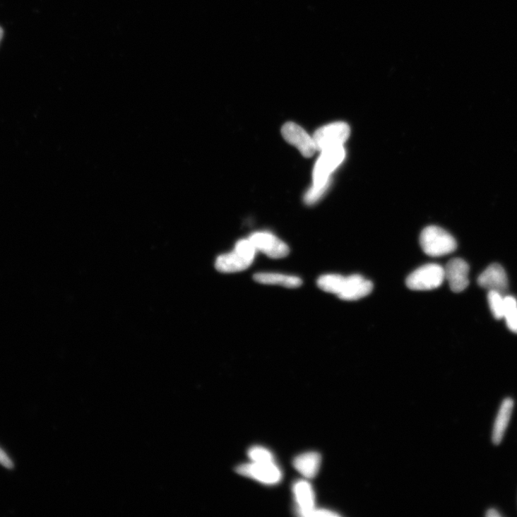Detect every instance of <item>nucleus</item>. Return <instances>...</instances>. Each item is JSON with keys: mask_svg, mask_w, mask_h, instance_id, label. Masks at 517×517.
I'll use <instances>...</instances> for the list:
<instances>
[{"mask_svg": "<svg viewBox=\"0 0 517 517\" xmlns=\"http://www.w3.org/2000/svg\"><path fill=\"white\" fill-rule=\"evenodd\" d=\"M317 283L322 290L347 301L362 299L369 295L373 290L372 283L359 275L345 277L328 274L320 277Z\"/></svg>", "mask_w": 517, "mask_h": 517, "instance_id": "nucleus-1", "label": "nucleus"}, {"mask_svg": "<svg viewBox=\"0 0 517 517\" xmlns=\"http://www.w3.org/2000/svg\"><path fill=\"white\" fill-rule=\"evenodd\" d=\"M420 243L423 251L434 257L448 255L457 248V242L453 237L436 226L428 227L422 232Z\"/></svg>", "mask_w": 517, "mask_h": 517, "instance_id": "nucleus-2", "label": "nucleus"}, {"mask_svg": "<svg viewBox=\"0 0 517 517\" xmlns=\"http://www.w3.org/2000/svg\"><path fill=\"white\" fill-rule=\"evenodd\" d=\"M346 152L343 145L332 147L321 151L314 170V186H329L330 176L343 161Z\"/></svg>", "mask_w": 517, "mask_h": 517, "instance_id": "nucleus-3", "label": "nucleus"}, {"mask_svg": "<svg viewBox=\"0 0 517 517\" xmlns=\"http://www.w3.org/2000/svg\"><path fill=\"white\" fill-rule=\"evenodd\" d=\"M445 280L444 268L438 264H427L412 273L406 285L412 290H431L439 288Z\"/></svg>", "mask_w": 517, "mask_h": 517, "instance_id": "nucleus-4", "label": "nucleus"}, {"mask_svg": "<svg viewBox=\"0 0 517 517\" xmlns=\"http://www.w3.org/2000/svg\"><path fill=\"white\" fill-rule=\"evenodd\" d=\"M350 136V126L345 122H335L326 125L315 133L314 140L317 150L343 145Z\"/></svg>", "mask_w": 517, "mask_h": 517, "instance_id": "nucleus-5", "label": "nucleus"}, {"mask_svg": "<svg viewBox=\"0 0 517 517\" xmlns=\"http://www.w3.org/2000/svg\"><path fill=\"white\" fill-rule=\"evenodd\" d=\"M236 470L242 476L268 485H276L282 479L281 470L275 462L242 464Z\"/></svg>", "mask_w": 517, "mask_h": 517, "instance_id": "nucleus-6", "label": "nucleus"}, {"mask_svg": "<svg viewBox=\"0 0 517 517\" xmlns=\"http://www.w3.org/2000/svg\"><path fill=\"white\" fill-rule=\"evenodd\" d=\"M282 134L287 142L296 147L306 158L313 156L317 150L314 138L295 123L287 122L284 124Z\"/></svg>", "mask_w": 517, "mask_h": 517, "instance_id": "nucleus-7", "label": "nucleus"}, {"mask_svg": "<svg viewBox=\"0 0 517 517\" xmlns=\"http://www.w3.org/2000/svg\"><path fill=\"white\" fill-rule=\"evenodd\" d=\"M249 239L256 251H260L273 258H281L289 254L288 246L281 239L269 232H256Z\"/></svg>", "mask_w": 517, "mask_h": 517, "instance_id": "nucleus-8", "label": "nucleus"}, {"mask_svg": "<svg viewBox=\"0 0 517 517\" xmlns=\"http://www.w3.org/2000/svg\"><path fill=\"white\" fill-rule=\"evenodd\" d=\"M468 263L460 258H455L450 261L444 268L445 279L448 280L451 290L461 292L469 285Z\"/></svg>", "mask_w": 517, "mask_h": 517, "instance_id": "nucleus-9", "label": "nucleus"}, {"mask_svg": "<svg viewBox=\"0 0 517 517\" xmlns=\"http://www.w3.org/2000/svg\"><path fill=\"white\" fill-rule=\"evenodd\" d=\"M293 493L296 501L295 511L298 516L308 517L315 508V493L312 486L307 481L299 480L294 484Z\"/></svg>", "mask_w": 517, "mask_h": 517, "instance_id": "nucleus-10", "label": "nucleus"}, {"mask_svg": "<svg viewBox=\"0 0 517 517\" xmlns=\"http://www.w3.org/2000/svg\"><path fill=\"white\" fill-rule=\"evenodd\" d=\"M479 285L489 291L504 294L508 289V278L504 269L499 264L489 266L479 277Z\"/></svg>", "mask_w": 517, "mask_h": 517, "instance_id": "nucleus-11", "label": "nucleus"}, {"mask_svg": "<svg viewBox=\"0 0 517 517\" xmlns=\"http://www.w3.org/2000/svg\"><path fill=\"white\" fill-rule=\"evenodd\" d=\"M253 261L245 256L239 251L220 255L215 261V267L223 273H234L246 270Z\"/></svg>", "mask_w": 517, "mask_h": 517, "instance_id": "nucleus-12", "label": "nucleus"}, {"mask_svg": "<svg viewBox=\"0 0 517 517\" xmlns=\"http://www.w3.org/2000/svg\"><path fill=\"white\" fill-rule=\"evenodd\" d=\"M321 464V456L316 452H308L297 456L293 460L295 468L308 479L316 477Z\"/></svg>", "mask_w": 517, "mask_h": 517, "instance_id": "nucleus-13", "label": "nucleus"}, {"mask_svg": "<svg viewBox=\"0 0 517 517\" xmlns=\"http://www.w3.org/2000/svg\"><path fill=\"white\" fill-rule=\"evenodd\" d=\"M513 408V401L511 398L505 399L500 407L493 429L492 441L495 445L500 444L503 439Z\"/></svg>", "mask_w": 517, "mask_h": 517, "instance_id": "nucleus-14", "label": "nucleus"}, {"mask_svg": "<svg viewBox=\"0 0 517 517\" xmlns=\"http://www.w3.org/2000/svg\"><path fill=\"white\" fill-rule=\"evenodd\" d=\"M256 282L264 285H276L289 288L299 287L303 281L297 277L280 273H260L254 275Z\"/></svg>", "mask_w": 517, "mask_h": 517, "instance_id": "nucleus-15", "label": "nucleus"}, {"mask_svg": "<svg viewBox=\"0 0 517 517\" xmlns=\"http://www.w3.org/2000/svg\"><path fill=\"white\" fill-rule=\"evenodd\" d=\"M488 302L491 311L497 319L504 316V295L497 291H489Z\"/></svg>", "mask_w": 517, "mask_h": 517, "instance_id": "nucleus-16", "label": "nucleus"}, {"mask_svg": "<svg viewBox=\"0 0 517 517\" xmlns=\"http://www.w3.org/2000/svg\"><path fill=\"white\" fill-rule=\"evenodd\" d=\"M248 456L255 463H268L274 462V456L273 453L261 446H254L248 451Z\"/></svg>", "mask_w": 517, "mask_h": 517, "instance_id": "nucleus-17", "label": "nucleus"}, {"mask_svg": "<svg viewBox=\"0 0 517 517\" xmlns=\"http://www.w3.org/2000/svg\"><path fill=\"white\" fill-rule=\"evenodd\" d=\"M328 186L323 187H313L305 195V202L309 205L316 203L327 191Z\"/></svg>", "mask_w": 517, "mask_h": 517, "instance_id": "nucleus-18", "label": "nucleus"}, {"mask_svg": "<svg viewBox=\"0 0 517 517\" xmlns=\"http://www.w3.org/2000/svg\"><path fill=\"white\" fill-rule=\"evenodd\" d=\"M517 309V300L511 295L504 296V319Z\"/></svg>", "mask_w": 517, "mask_h": 517, "instance_id": "nucleus-19", "label": "nucleus"}, {"mask_svg": "<svg viewBox=\"0 0 517 517\" xmlns=\"http://www.w3.org/2000/svg\"><path fill=\"white\" fill-rule=\"evenodd\" d=\"M504 319L506 320V323L509 329L517 333V309L506 316Z\"/></svg>", "mask_w": 517, "mask_h": 517, "instance_id": "nucleus-20", "label": "nucleus"}, {"mask_svg": "<svg viewBox=\"0 0 517 517\" xmlns=\"http://www.w3.org/2000/svg\"><path fill=\"white\" fill-rule=\"evenodd\" d=\"M340 516V515L338 514V513H336L333 512L332 511L328 510V509H316V508H314L309 513L308 517H311V516H315V517H317V516H321V517H322V516H326V517H328V516H332V517H335V516Z\"/></svg>", "mask_w": 517, "mask_h": 517, "instance_id": "nucleus-21", "label": "nucleus"}, {"mask_svg": "<svg viewBox=\"0 0 517 517\" xmlns=\"http://www.w3.org/2000/svg\"><path fill=\"white\" fill-rule=\"evenodd\" d=\"M0 464L8 469L14 468L13 460L2 448H0Z\"/></svg>", "mask_w": 517, "mask_h": 517, "instance_id": "nucleus-22", "label": "nucleus"}, {"mask_svg": "<svg viewBox=\"0 0 517 517\" xmlns=\"http://www.w3.org/2000/svg\"><path fill=\"white\" fill-rule=\"evenodd\" d=\"M486 516L487 517H501V515L494 509H489L487 511Z\"/></svg>", "mask_w": 517, "mask_h": 517, "instance_id": "nucleus-23", "label": "nucleus"}, {"mask_svg": "<svg viewBox=\"0 0 517 517\" xmlns=\"http://www.w3.org/2000/svg\"><path fill=\"white\" fill-rule=\"evenodd\" d=\"M4 37V30L1 27H0V42H1V40Z\"/></svg>", "mask_w": 517, "mask_h": 517, "instance_id": "nucleus-24", "label": "nucleus"}]
</instances>
